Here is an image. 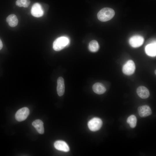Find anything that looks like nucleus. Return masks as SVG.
Instances as JSON below:
<instances>
[{"label":"nucleus","instance_id":"1","mask_svg":"<svg viewBox=\"0 0 156 156\" xmlns=\"http://www.w3.org/2000/svg\"><path fill=\"white\" fill-rule=\"evenodd\" d=\"M115 14L114 10L109 8H105L101 9L98 13V19L102 22H105L111 19Z\"/></svg>","mask_w":156,"mask_h":156},{"label":"nucleus","instance_id":"2","mask_svg":"<svg viewBox=\"0 0 156 156\" xmlns=\"http://www.w3.org/2000/svg\"><path fill=\"white\" fill-rule=\"evenodd\" d=\"M70 43L68 38L65 36H61L57 38L53 43V48L56 51H59L68 45Z\"/></svg>","mask_w":156,"mask_h":156},{"label":"nucleus","instance_id":"3","mask_svg":"<svg viewBox=\"0 0 156 156\" xmlns=\"http://www.w3.org/2000/svg\"><path fill=\"white\" fill-rule=\"evenodd\" d=\"M103 124L101 120L98 118H94L88 122V125L89 129L93 131H95L99 130Z\"/></svg>","mask_w":156,"mask_h":156},{"label":"nucleus","instance_id":"4","mask_svg":"<svg viewBox=\"0 0 156 156\" xmlns=\"http://www.w3.org/2000/svg\"><path fill=\"white\" fill-rule=\"evenodd\" d=\"M135 66L134 62L131 60L128 61L122 67L123 73L127 75H131L134 72Z\"/></svg>","mask_w":156,"mask_h":156},{"label":"nucleus","instance_id":"5","mask_svg":"<svg viewBox=\"0 0 156 156\" xmlns=\"http://www.w3.org/2000/svg\"><path fill=\"white\" fill-rule=\"evenodd\" d=\"M29 113V109L27 107H23L18 109L15 115L16 120L19 122L25 120Z\"/></svg>","mask_w":156,"mask_h":156},{"label":"nucleus","instance_id":"6","mask_svg":"<svg viewBox=\"0 0 156 156\" xmlns=\"http://www.w3.org/2000/svg\"><path fill=\"white\" fill-rule=\"evenodd\" d=\"M144 38L140 35H135L131 37L129 40V43L133 47L136 48L141 46L144 42Z\"/></svg>","mask_w":156,"mask_h":156},{"label":"nucleus","instance_id":"7","mask_svg":"<svg viewBox=\"0 0 156 156\" xmlns=\"http://www.w3.org/2000/svg\"><path fill=\"white\" fill-rule=\"evenodd\" d=\"M31 14L34 16L39 17L43 16L44 11L41 5L39 3L34 4L31 9Z\"/></svg>","mask_w":156,"mask_h":156},{"label":"nucleus","instance_id":"8","mask_svg":"<svg viewBox=\"0 0 156 156\" xmlns=\"http://www.w3.org/2000/svg\"><path fill=\"white\" fill-rule=\"evenodd\" d=\"M54 145L55 148L59 151L67 152L70 150L69 147L67 144L63 141H57L54 142Z\"/></svg>","mask_w":156,"mask_h":156},{"label":"nucleus","instance_id":"9","mask_svg":"<svg viewBox=\"0 0 156 156\" xmlns=\"http://www.w3.org/2000/svg\"><path fill=\"white\" fill-rule=\"evenodd\" d=\"M139 114L142 117L148 116L152 114L150 107L147 105H144L139 107L138 108Z\"/></svg>","mask_w":156,"mask_h":156},{"label":"nucleus","instance_id":"10","mask_svg":"<svg viewBox=\"0 0 156 156\" xmlns=\"http://www.w3.org/2000/svg\"><path fill=\"white\" fill-rule=\"evenodd\" d=\"M145 51L148 55L155 57L156 55V44L154 42L147 44L145 47Z\"/></svg>","mask_w":156,"mask_h":156},{"label":"nucleus","instance_id":"11","mask_svg":"<svg viewBox=\"0 0 156 156\" xmlns=\"http://www.w3.org/2000/svg\"><path fill=\"white\" fill-rule=\"evenodd\" d=\"M57 91L59 96H62L64 94L65 90L64 80L62 77H59L57 80Z\"/></svg>","mask_w":156,"mask_h":156},{"label":"nucleus","instance_id":"12","mask_svg":"<svg viewBox=\"0 0 156 156\" xmlns=\"http://www.w3.org/2000/svg\"><path fill=\"white\" fill-rule=\"evenodd\" d=\"M136 92L138 96L143 99H146L150 95L148 90L144 86H141L138 87L137 89Z\"/></svg>","mask_w":156,"mask_h":156},{"label":"nucleus","instance_id":"13","mask_svg":"<svg viewBox=\"0 0 156 156\" xmlns=\"http://www.w3.org/2000/svg\"><path fill=\"white\" fill-rule=\"evenodd\" d=\"M32 124L39 133L43 134L44 133L43 123L41 120H36L33 122Z\"/></svg>","mask_w":156,"mask_h":156},{"label":"nucleus","instance_id":"14","mask_svg":"<svg viewBox=\"0 0 156 156\" xmlns=\"http://www.w3.org/2000/svg\"><path fill=\"white\" fill-rule=\"evenodd\" d=\"M92 89L95 93L99 94H102L106 91V89L104 86L100 83L94 84L92 86Z\"/></svg>","mask_w":156,"mask_h":156},{"label":"nucleus","instance_id":"15","mask_svg":"<svg viewBox=\"0 0 156 156\" xmlns=\"http://www.w3.org/2000/svg\"><path fill=\"white\" fill-rule=\"evenodd\" d=\"M6 21L9 26L12 27L16 26L18 22V18L14 14L9 15L6 18Z\"/></svg>","mask_w":156,"mask_h":156},{"label":"nucleus","instance_id":"16","mask_svg":"<svg viewBox=\"0 0 156 156\" xmlns=\"http://www.w3.org/2000/svg\"><path fill=\"white\" fill-rule=\"evenodd\" d=\"M99 45L96 40H92L90 42L88 48L90 51L96 52L99 50Z\"/></svg>","mask_w":156,"mask_h":156},{"label":"nucleus","instance_id":"17","mask_svg":"<svg viewBox=\"0 0 156 156\" xmlns=\"http://www.w3.org/2000/svg\"><path fill=\"white\" fill-rule=\"evenodd\" d=\"M127 121L131 128H134L136 126L137 123V118L135 115H132L129 116L128 118Z\"/></svg>","mask_w":156,"mask_h":156},{"label":"nucleus","instance_id":"18","mask_svg":"<svg viewBox=\"0 0 156 156\" xmlns=\"http://www.w3.org/2000/svg\"><path fill=\"white\" fill-rule=\"evenodd\" d=\"M21 7L27 8L30 3V0H20Z\"/></svg>","mask_w":156,"mask_h":156},{"label":"nucleus","instance_id":"19","mask_svg":"<svg viewBox=\"0 0 156 156\" xmlns=\"http://www.w3.org/2000/svg\"><path fill=\"white\" fill-rule=\"evenodd\" d=\"M3 47V44L2 42L0 39V50H1L2 48Z\"/></svg>","mask_w":156,"mask_h":156},{"label":"nucleus","instance_id":"20","mask_svg":"<svg viewBox=\"0 0 156 156\" xmlns=\"http://www.w3.org/2000/svg\"><path fill=\"white\" fill-rule=\"evenodd\" d=\"M155 71V74H156V70Z\"/></svg>","mask_w":156,"mask_h":156}]
</instances>
